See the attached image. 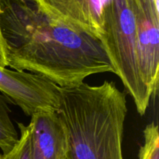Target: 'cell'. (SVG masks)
I'll use <instances>...</instances> for the list:
<instances>
[{
    "mask_svg": "<svg viewBox=\"0 0 159 159\" xmlns=\"http://www.w3.org/2000/svg\"><path fill=\"white\" fill-rule=\"evenodd\" d=\"M0 28L8 66L41 75L60 87L114 72L99 39L54 20L34 0H0Z\"/></svg>",
    "mask_w": 159,
    "mask_h": 159,
    "instance_id": "obj_1",
    "label": "cell"
},
{
    "mask_svg": "<svg viewBox=\"0 0 159 159\" xmlns=\"http://www.w3.org/2000/svg\"><path fill=\"white\" fill-rule=\"evenodd\" d=\"M7 98L0 94V148L2 153L10 151L18 141V132L11 120Z\"/></svg>",
    "mask_w": 159,
    "mask_h": 159,
    "instance_id": "obj_6",
    "label": "cell"
},
{
    "mask_svg": "<svg viewBox=\"0 0 159 159\" xmlns=\"http://www.w3.org/2000/svg\"><path fill=\"white\" fill-rule=\"evenodd\" d=\"M18 127L20 132L18 141L10 151L0 154V159H32L30 126L19 123Z\"/></svg>",
    "mask_w": 159,
    "mask_h": 159,
    "instance_id": "obj_7",
    "label": "cell"
},
{
    "mask_svg": "<svg viewBox=\"0 0 159 159\" xmlns=\"http://www.w3.org/2000/svg\"><path fill=\"white\" fill-rule=\"evenodd\" d=\"M32 159H66L68 133L55 110H40L31 115Z\"/></svg>",
    "mask_w": 159,
    "mask_h": 159,
    "instance_id": "obj_5",
    "label": "cell"
},
{
    "mask_svg": "<svg viewBox=\"0 0 159 159\" xmlns=\"http://www.w3.org/2000/svg\"><path fill=\"white\" fill-rule=\"evenodd\" d=\"M141 77L152 95L159 79V9L156 0H132Z\"/></svg>",
    "mask_w": 159,
    "mask_h": 159,
    "instance_id": "obj_3",
    "label": "cell"
},
{
    "mask_svg": "<svg viewBox=\"0 0 159 159\" xmlns=\"http://www.w3.org/2000/svg\"><path fill=\"white\" fill-rule=\"evenodd\" d=\"M66 159H67V158H66Z\"/></svg>",
    "mask_w": 159,
    "mask_h": 159,
    "instance_id": "obj_11",
    "label": "cell"
},
{
    "mask_svg": "<svg viewBox=\"0 0 159 159\" xmlns=\"http://www.w3.org/2000/svg\"><path fill=\"white\" fill-rule=\"evenodd\" d=\"M102 42L113 73L122 80L138 113L145 114L152 94L141 77L136 46V27L132 0H109L102 21Z\"/></svg>",
    "mask_w": 159,
    "mask_h": 159,
    "instance_id": "obj_2",
    "label": "cell"
},
{
    "mask_svg": "<svg viewBox=\"0 0 159 159\" xmlns=\"http://www.w3.org/2000/svg\"><path fill=\"white\" fill-rule=\"evenodd\" d=\"M34 1L41 10L54 20L75 31L100 39L104 9L109 0Z\"/></svg>",
    "mask_w": 159,
    "mask_h": 159,
    "instance_id": "obj_4",
    "label": "cell"
},
{
    "mask_svg": "<svg viewBox=\"0 0 159 159\" xmlns=\"http://www.w3.org/2000/svg\"><path fill=\"white\" fill-rule=\"evenodd\" d=\"M156 1H158V0H156Z\"/></svg>",
    "mask_w": 159,
    "mask_h": 159,
    "instance_id": "obj_10",
    "label": "cell"
},
{
    "mask_svg": "<svg viewBox=\"0 0 159 159\" xmlns=\"http://www.w3.org/2000/svg\"><path fill=\"white\" fill-rule=\"evenodd\" d=\"M139 159H159L158 126L154 122L144 130V143L140 149Z\"/></svg>",
    "mask_w": 159,
    "mask_h": 159,
    "instance_id": "obj_8",
    "label": "cell"
},
{
    "mask_svg": "<svg viewBox=\"0 0 159 159\" xmlns=\"http://www.w3.org/2000/svg\"><path fill=\"white\" fill-rule=\"evenodd\" d=\"M8 64L6 55V49H5V43L1 32V28H0V67L6 68Z\"/></svg>",
    "mask_w": 159,
    "mask_h": 159,
    "instance_id": "obj_9",
    "label": "cell"
}]
</instances>
